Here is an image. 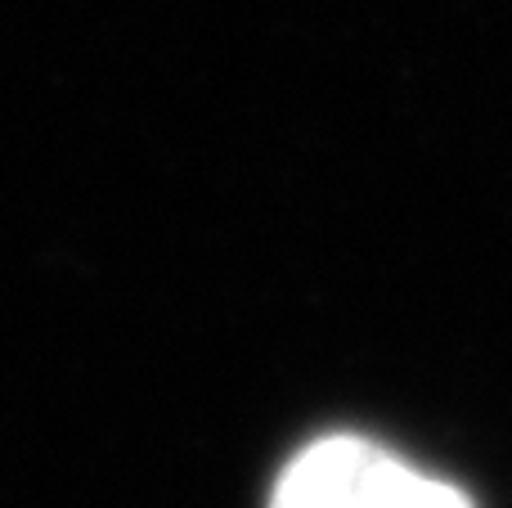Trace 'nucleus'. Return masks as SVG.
<instances>
[{"label":"nucleus","mask_w":512,"mask_h":508,"mask_svg":"<svg viewBox=\"0 0 512 508\" xmlns=\"http://www.w3.org/2000/svg\"><path fill=\"white\" fill-rule=\"evenodd\" d=\"M270 508H472V500L378 441L324 437L288 459Z\"/></svg>","instance_id":"1"}]
</instances>
